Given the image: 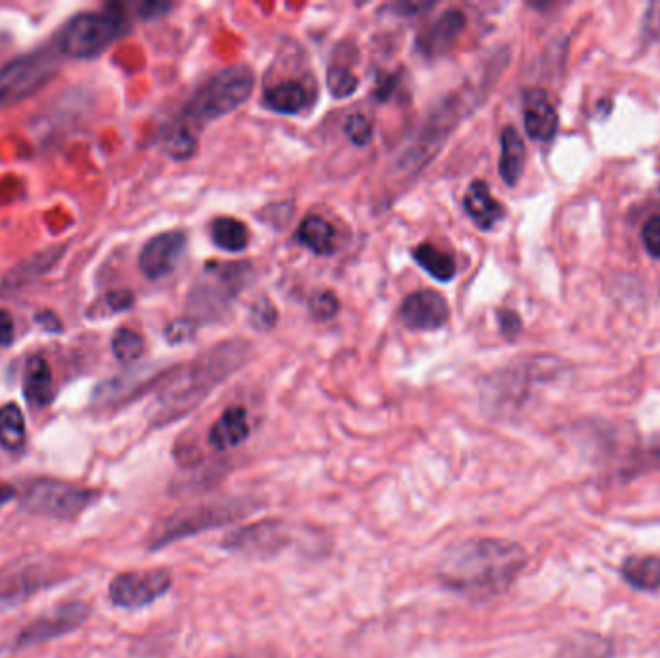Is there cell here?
<instances>
[{
	"label": "cell",
	"instance_id": "obj_1",
	"mask_svg": "<svg viewBox=\"0 0 660 658\" xmlns=\"http://www.w3.org/2000/svg\"><path fill=\"white\" fill-rule=\"evenodd\" d=\"M525 566L527 552L522 545L496 537H471L442 554L437 581L454 595L485 603L510 591Z\"/></svg>",
	"mask_w": 660,
	"mask_h": 658
},
{
	"label": "cell",
	"instance_id": "obj_2",
	"mask_svg": "<svg viewBox=\"0 0 660 658\" xmlns=\"http://www.w3.org/2000/svg\"><path fill=\"white\" fill-rule=\"evenodd\" d=\"M246 354L248 350L240 342H230L213 348L209 354H201V357L190 365V369L174 377L172 383L166 384L165 390L159 396V408L155 415L157 423L166 425L193 412L222 381H226L246 361Z\"/></svg>",
	"mask_w": 660,
	"mask_h": 658
},
{
	"label": "cell",
	"instance_id": "obj_3",
	"mask_svg": "<svg viewBox=\"0 0 660 658\" xmlns=\"http://www.w3.org/2000/svg\"><path fill=\"white\" fill-rule=\"evenodd\" d=\"M261 504L248 496H226L219 500L201 502L195 506H186L165 520L159 521L149 535V550H161L180 543L184 539L195 537L203 531L219 529L232 521L246 518L259 510Z\"/></svg>",
	"mask_w": 660,
	"mask_h": 658
},
{
	"label": "cell",
	"instance_id": "obj_4",
	"mask_svg": "<svg viewBox=\"0 0 660 658\" xmlns=\"http://www.w3.org/2000/svg\"><path fill=\"white\" fill-rule=\"evenodd\" d=\"M253 87L255 78L248 66H230L193 93L184 114L195 124H209L248 103Z\"/></svg>",
	"mask_w": 660,
	"mask_h": 658
},
{
	"label": "cell",
	"instance_id": "obj_5",
	"mask_svg": "<svg viewBox=\"0 0 660 658\" xmlns=\"http://www.w3.org/2000/svg\"><path fill=\"white\" fill-rule=\"evenodd\" d=\"M99 493L82 489L62 481H37L22 498L24 510L33 516H45L56 520H72L87 510Z\"/></svg>",
	"mask_w": 660,
	"mask_h": 658
},
{
	"label": "cell",
	"instance_id": "obj_6",
	"mask_svg": "<svg viewBox=\"0 0 660 658\" xmlns=\"http://www.w3.org/2000/svg\"><path fill=\"white\" fill-rule=\"evenodd\" d=\"M296 531L282 518L253 521L228 533L220 547L249 558H273L294 545Z\"/></svg>",
	"mask_w": 660,
	"mask_h": 658
},
{
	"label": "cell",
	"instance_id": "obj_7",
	"mask_svg": "<svg viewBox=\"0 0 660 658\" xmlns=\"http://www.w3.org/2000/svg\"><path fill=\"white\" fill-rule=\"evenodd\" d=\"M124 20L120 14H82L60 39V51L70 58L99 56L122 33Z\"/></svg>",
	"mask_w": 660,
	"mask_h": 658
},
{
	"label": "cell",
	"instance_id": "obj_8",
	"mask_svg": "<svg viewBox=\"0 0 660 658\" xmlns=\"http://www.w3.org/2000/svg\"><path fill=\"white\" fill-rule=\"evenodd\" d=\"M56 74L55 58L47 53L22 56L0 70V109L24 101Z\"/></svg>",
	"mask_w": 660,
	"mask_h": 658
},
{
	"label": "cell",
	"instance_id": "obj_9",
	"mask_svg": "<svg viewBox=\"0 0 660 658\" xmlns=\"http://www.w3.org/2000/svg\"><path fill=\"white\" fill-rule=\"evenodd\" d=\"M172 585L174 577L165 568L124 572L110 581V603L124 610H139L163 599Z\"/></svg>",
	"mask_w": 660,
	"mask_h": 658
},
{
	"label": "cell",
	"instance_id": "obj_10",
	"mask_svg": "<svg viewBox=\"0 0 660 658\" xmlns=\"http://www.w3.org/2000/svg\"><path fill=\"white\" fill-rule=\"evenodd\" d=\"M458 97L450 99V105L442 107L433 114V118L421 128V132L417 134V138L413 141L412 145L402 153L400 157V165L406 170H417L421 166L427 165L435 153L442 147V143L448 138V134L452 132V128L456 126L458 118Z\"/></svg>",
	"mask_w": 660,
	"mask_h": 658
},
{
	"label": "cell",
	"instance_id": "obj_11",
	"mask_svg": "<svg viewBox=\"0 0 660 658\" xmlns=\"http://www.w3.org/2000/svg\"><path fill=\"white\" fill-rule=\"evenodd\" d=\"M89 616V608L83 603L60 604L51 612L39 616L16 639V649L33 647L43 641H51L60 635L80 628Z\"/></svg>",
	"mask_w": 660,
	"mask_h": 658
},
{
	"label": "cell",
	"instance_id": "obj_12",
	"mask_svg": "<svg viewBox=\"0 0 660 658\" xmlns=\"http://www.w3.org/2000/svg\"><path fill=\"white\" fill-rule=\"evenodd\" d=\"M249 269L246 265H222V267H205L207 276L199 282V288L193 292V300L199 303V311H217L215 307L226 305L232 300L242 286L246 284Z\"/></svg>",
	"mask_w": 660,
	"mask_h": 658
},
{
	"label": "cell",
	"instance_id": "obj_13",
	"mask_svg": "<svg viewBox=\"0 0 660 658\" xmlns=\"http://www.w3.org/2000/svg\"><path fill=\"white\" fill-rule=\"evenodd\" d=\"M400 321L410 330H439L450 319V307L446 298L435 290L413 292L400 305Z\"/></svg>",
	"mask_w": 660,
	"mask_h": 658
},
{
	"label": "cell",
	"instance_id": "obj_14",
	"mask_svg": "<svg viewBox=\"0 0 660 658\" xmlns=\"http://www.w3.org/2000/svg\"><path fill=\"white\" fill-rule=\"evenodd\" d=\"M188 246V236L184 232H165L151 238L139 253L141 273L159 280L170 275Z\"/></svg>",
	"mask_w": 660,
	"mask_h": 658
},
{
	"label": "cell",
	"instance_id": "obj_15",
	"mask_svg": "<svg viewBox=\"0 0 660 658\" xmlns=\"http://www.w3.org/2000/svg\"><path fill=\"white\" fill-rule=\"evenodd\" d=\"M466 16L460 10H446L417 39V49L429 58L444 55L466 29Z\"/></svg>",
	"mask_w": 660,
	"mask_h": 658
},
{
	"label": "cell",
	"instance_id": "obj_16",
	"mask_svg": "<svg viewBox=\"0 0 660 658\" xmlns=\"http://www.w3.org/2000/svg\"><path fill=\"white\" fill-rule=\"evenodd\" d=\"M251 437L249 413L242 406H230L220 413L219 419L211 425L207 442L213 450L226 452L238 448Z\"/></svg>",
	"mask_w": 660,
	"mask_h": 658
},
{
	"label": "cell",
	"instance_id": "obj_17",
	"mask_svg": "<svg viewBox=\"0 0 660 658\" xmlns=\"http://www.w3.org/2000/svg\"><path fill=\"white\" fill-rule=\"evenodd\" d=\"M525 132L535 141H550L558 132V112L543 89H531L525 95Z\"/></svg>",
	"mask_w": 660,
	"mask_h": 658
},
{
	"label": "cell",
	"instance_id": "obj_18",
	"mask_svg": "<svg viewBox=\"0 0 660 658\" xmlns=\"http://www.w3.org/2000/svg\"><path fill=\"white\" fill-rule=\"evenodd\" d=\"M464 211L468 213L471 222L485 232L493 230L506 215L504 205L496 201L489 184L483 180H473L469 184L468 192L464 195Z\"/></svg>",
	"mask_w": 660,
	"mask_h": 658
},
{
	"label": "cell",
	"instance_id": "obj_19",
	"mask_svg": "<svg viewBox=\"0 0 660 658\" xmlns=\"http://www.w3.org/2000/svg\"><path fill=\"white\" fill-rule=\"evenodd\" d=\"M263 103L267 105V109L275 110L278 114H300L302 110L309 109L313 103L311 93L307 91V87L300 82L288 80V82H280L269 87L263 93Z\"/></svg>",
	"mask_w": 660,
	"mask_h": 658
},
{
	"label": "cell",
	"instance_id": "obj_20",
	"mask_svg": "<svg viewBox=\"0 0 660 658\" xmlns=\"http://www.w3.org/2000/svg\"><path fill=\"white\" fill-rule=\"evenodd\" d=\"M24 394L33 406H49L55 398V384L51 365L43 357L33 356L26 363Z\"/></svg>",
	"mask_w": 660,
	"mask_h": 658
},
{
	"label": "cell",
	"instance_id": "obj_21",
	"mask_svg": "<svg viewBox=\"0 0 660 658\" xmlns=\"http://www.w3.org/2000/svg\"><path fill=\"white\" fill-rule=\"evenodd\" d=\"M500 163L498 172L508 186H516L525 168V145L514 126H506L500 134Z\"/></svg>",
	"mask_w": 660,
	"mask_h": 658
},
{
	"label": "cell",
	"instance_id": "obj_22",
	"mask_svg": "<svg viewBox=\"0 0 660 658\" xmlns=\"http://www.w3.org/2000/svg\"><path fill=\"white\" fill-rule=\"evenodd\" d=\"M620 574L635 591L657 593L660 589V558L657 556H632L626 558Z\"/></svg>",
	"mask_w": 660,
	"mask_h": 658
},
{
	"label": "cell",
	"instance_id": "obj_23",
	"mask_svg": "<svg viewBox=\"0 0 660 658\" xmlns=\"http://www.w3.org/2000/svg\"><path fill=\"white\" fill-rule=\"evenodd\" d=\"M296 242H300L315 255H330L334 251L336 232L329 220L317 215H309L300 222L296 230Z\"/></svg>",
	"mask_w": 660,
	"mask_h": 658
},
{
	"label": "cell",
	"instance_id": "obj_24",
	"mask_svg": "<svg viewBox=\"0 0 660 658\" xmlns=\"http://www.w3.org/2000/svg\"><path fill=\"white\" fill-rule=\"evenodd\" d=\"M413 259L415 263L427 273V275L433 276L435 280L439 282H450L458 269H456V259L442 251L439 247L433 246V244H419L412 251Z\"/></svg>",
	"mask_w": 660,
	"mask_h": 658
},
{
	"label": "cell",
	"instance_id": "obj_25",
	"mask_svg": "<svg viewBox=\"0 0 660 658\" xmlns=\"http://www.w3.org/2000/svg\"><path fill=\"white\" fill-rule=\"evenodd\" d=\"M211 238L215 246L238 253L244 251L249 244L248 226L242 220L232 217H219L211 222Z\"/></svg>",
	"mask_w": 660,
	"mask_h": 658
},
{
	"label": "cell",
	"instance_id": "obj_26",
	"mask_svg": "<svg viewBox=\"0 0 660 658\" xmlns=\"http://www.w3.org/2000/svg\"><path fill=\"white\" fill-rule=\"evenodd\" d=\"M26 442V419L16 404L0 408V446L16 452Z\"/></svg>",
	"mask_w": 660,
	"mask_h": 658
},
{
	"label": "cell",
	"instance_id": "obj_27",
	"mask_svg": "<svg viewBox=\"0 0 660 658\" xmlns=\"http://www.w3.org/2000/svg\"><path fill=\"white\" fill-rule=\"evenodd\" d=\"M112 354L122 363H134L145 352V342L136 330L118 329L112 336Z\"/></svg>",
	"mask_w": 660,
	"mask_h": 658
},
{
	"label": "cell",
	"instance_id": "obj_28",
	"mask_svg": "<svg viewBox=\"0 0 660 658\" xmlns=\"http://www.w3.org/2000/svg\"><path fill=\"white\" fill-rule=\"evenodd\" d=\"M165 151L176 161H186L192 159L197 151V139L193 138L190 128L186 126H174L166 132L163 139Z\"/></svg>",
	"mask_w": 660,
	"mask_h": 658
},
{
	"label": "cell",
	"instance_id": "obj_29",
	"mask_svg": "<svg viewBox=\"0 0 660 658\" xmlns=\"http://www.w3.org/2000/svg\"><path fill=\"white\" fill-rule=\"evenodd\" d=\"M327 87L334 99H346L358 91L359 80L348 68L332 66L327 72Z\"/></svg>",
	"mask_w": 660,
	"mask_h": 658
},
{
	"label": "cell",
	"instance_id": "obj_30",
	"mask_svg": "<svg viewBox=\"0 0 660 658\" xmlns=\"http://www.w3.org/2000/svg\"><path fill=\"white\" fill-rule=\"evenodd\" d=\"M307 307H309V313H311L313 319H317V321H330L340 311V300L330 290H319V292H315L309 298Z\"/></svg>",
	"mask_w": 660,
	"mask_h": 658
},
{
	"label": "cell",
	"instance_id": "obj_31",
	"mask_svg": "<svg viewBox=\"0 0 660 658\" xmlns=\"http://www.w3.org/2000/svg\"><path fill=\"white\" fill-rule=\"evenodd\" d=\"M276 321H278V311H276L275 303L271 302L269 298H259L251 305L249 323L253 329L267 332V330L275 329Z\"/></svg>",
	"mask_w": 660,
	"mask_h": 658
},
{
	"label": "cell",
	"instance_id": "obj_32",
	"mask_svg": "<svg viewBox=\"0 0 660 658\" xmlns=\"http://www.w3.org/2000/svg\"><path fill=\"white\" fill-rule=\"evenodd\" d=\"M344 134L354 145L365 147L373 139V124L369 122V118L365 114L354 112L344 122Z\"/></svg>",
	"mask_w": 660,
	"mask_h": 658
},
{
	"label": "cell",
	"instance_id": "obj_33",
	"mask_svg": "<svg viewBox=\"0 0 660 658\" xmlns=\"http://www.w3.org/2000/svg\"><path fill=\"white\" fill-rule=\"evenodd\" d=\"M195 332H197V323L193 321L192 317H182V319L172 321L166 327L165 336L170 344H182V342L192 340Z\"/></svg>",
	"mask_w": 660,
	"mask_h": 658
},
{
	"label": "cell",
	"instance_id": "obj_34",
	"mask_svg": "<svg viewBox=\"0 0 660 658\" xmlns=\"http://www.w3.org/2000/svg\"><path fill=\"white\" fill-rule=\"evenodd\" d=\"M641 238H643V246L645 249L653 255L660 259V217L655 215L651 219L645 222L643 226V232H641Z\"/></svg>",
	"mask_w": 660,
	"mask_h": 658
},
{
	"label": "cell",
	"instance_id": "obj_35",
	"mask_svg": "<svg viewBox=\"0 0 660 658\" xmlns=\"http://www.w3.org/2000/svg\"><path fill=\"white\" fill-rule=\"evenodd\" d=\"M498 323H500V330L506 338H514L522 330L520 315L514 313V311H508V309L498 311Z\"/></svg>",
	"mask_w": 660,
	"mask_h": 658
},
{
	"label": "cell",
	"instance_id": "obj_36",
	"mask_svg": "<svg viewBox=\"0 0 660 658\" xmlns=\"http://www.w3.org/2000/svg\"><path fill=\"white\" fill-rule=\"evenodd\" d=\"M14 319L6 309H0V346H10L14 342Z\"/></svg>",
	"mask_w": 660,
	"mask_h": 658
},
{
	"label": "cell",
	"instance_id": "obj_37",
	"mask_svg": "<svg viewBox=\"0 0 660 658\" xmlns=\"http://www.w3.org/2000/svg\"><path fill=\"white\" fill-rule=\"evenodd\" d=\"M107 302H109L112 311H126L134 305V296H132V292H126V290L110 292Z\"/></svg>",
	"mask_w": 660,
	"mask_h": 658
},
{
	"label": "cell",
	"instance_id": "obj_38",
	"mask_svg": "<svg viewBox=\"0 0 660 658\" xmlns=\"http://www.w3.org/2000/svg\"><path fill=\"white\" fill-rule=\"evenodd\" d=\"M168 8H170V4H153V2H149L141 8V16L143 18H155V16H161Z\"/></svg>",
	"mask_w": 660,
	"mask_h": 658
},
{
	"label": "cell",
	"instance_id": "obj_39",
	"mask_svg": "<svg viewBox=\"0 0 660 658\" xmlns=\"http://www.w3.org/2000/svg\"><path fill=\"white\" fill-rule=\"evenodd\" d=\"M224 658H280L275 653L267 651V649H251V651H244V653H236V655H228Z\"/></svg>",
	"mask_w": 660,
	"mask_h": 658
},
{
	"label": "cell",
	"instance_id": "obj_40",
	"mask_svg": "<svg viewBox=\"0 0 660 658\" xmlns=\"http://www.w3.org/2000/svg\"><path fill=\"white\" fill-rule=\"evenodd\" d=\"M657 10H660V4H655ZM645 24H647V29L649 33H655V35H660V14H655L649 10L647 18H645Z\"/></svg>",
	"mask_w": 660,
	"mask_h": 658
},
{
	"label": "cell",
	"instance_id": "obj_41",
	"mask_svg": "<svg viewBox=\"0 0 660 658\" xmlns=\"http://www.w3.org/2000/svg\"><path fill=\"white\" fill-rule=\"evenodd\" d=\"M12 496L10 489H0V504H4Z\"/></svg>",
	"mask_w": 660,
	"mask_h": 658
}]
</instances>
